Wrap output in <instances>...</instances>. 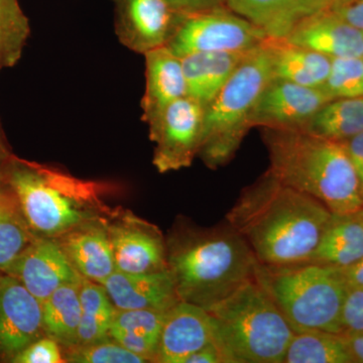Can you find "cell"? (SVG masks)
I'll return each instance as SVG.
<instances>
[{
	"label": "cell",
	"instance_id": "cell-1",
	"mask_svg": "<svg viewBox=\"0 0 363 363\" xmlns=\"http://www.w3.org/2000/svg\"><path fill=\"white\" fill-rule=\"evenodd\" d=\"M332 214L319 200L281 183L267 169L241 191L225 219L260 264L281 266L309 260Z\"/></svg>",
	"mask_w": 363,
	"mask_h": 363
},
{
	"label": "cell",
	"instance_id": "cell-2",
	"mask_svg": "<svg viewBox=\"0 0 363 363\" xmlns=\"http://www.w3.org/2000/svg\"><path fill=\"white\" fill-rule=\"evenodd\" d=\"M166 245L168 271L182 302L208 309L255 279L259 260L227 221L177 229Z\"/></svg>",
	"mask_w": 363,
	"mask_h": 363
},
{
	"label": "cell",
	"instance_id": "cell-3",
	"mask_svg": "<svg viewBox=\"0 0 363 363\" xmlns=\"http://www.w3.org/2000/svg\"><path fill=\"white\" fill-rule=\"evenodd\" d=\"M269 171L278 180L314 197L333 214L363 207V190L342 142L305 130L262 128Z\"/></svg>",
	"mask_w": 363,
	"mask_h": 363
},
{
	"label": "cell",
	"instance_id": "cell-4",
	"mask_svg": "<svg viewBox=\"0 0 363 363\" xmlns=\"http://www.w3.org/2000/svg\"><path fill=\"white\" fill-rule=\"evenodd\" d=\"M225 363H283L295 331L255 279L208 308Z\"/></svg>",
	"mask_w": 363,
	"mask_h": 363
},
{
	"label": "cell",
	"instance_id": "cell-5",
	"mask_svg": "<svg viewBox=\"0 0 363 363\" xmlns=\"http://www.w3.org/2000/svg\"><path fill=\"white\" fill-rule=\"evenodd\" d=\"M255 279L274 301L295 333H341V313L348 286L338 267L314 262H257Z\"/></svg>",
	"mask_w": 363,
	"mask_h": 363
},
{
	"label": "cell",
	"instance_id": "cell-6",
	"mask_svg": "<svg viewBox=\"0 0 363 363\" xmlns=\"http://www.w3.org/2000/svg\"><path fill=\"white\" fill-rule=\"evenodd\" d=\"M267 40L248 52L220 92L205 107L198 157L208 168L217 169L230 162L252 128L253 108L274 78Z\"/></svg>",
	"mask_w": 363,
	"mask_h": 363
},
{
	"label": "cell",
	"instance_id": "cell-7",
	"mask_svg": "<svg viewBox=\"0 0 363 363\" xmlns=\"http://www.w3.org/2000/svg\"><path fill=\"white\" fill-rule=\"evenodd\" d=\"M0 179L13 191L30 230L57 238L95 217L75 194L71 179L11 156L0 164Z\"/></svg>",
	"mask_w": 363,
	"mask_h": 363
},
{
	"label": "cell",
	"instance_id": "cell-8",
	"mask_svg": "<svg viewBox=\"0 0 363 363\" xmlns=\"http://www.w3.org/2000/svg\"><path fill=\"white\" fill-rule=\"evenodd\" d=\"M267 39L266 33L250 21L218 6L181 13L167 47L182 58L195 52H247Z\"/></svg>",
	"mask_w": 363,
	"mask_h": 363
},
{
	"label": "cell",
	"instance_id": "cell-9",
	"mask_svg": "<svg viewBox=\"0 0 363 363\" xmlns=\"http://www.w3.org/2000/svg\"><path fill=\"white\" fill-rule=\"evenodd\" d=\"M204 112L199 102L184 96L169 104L149 125L150 140L156 143L152 164L160 173L192 164L201 143Z\"/></svg>",
	"mask_w": 363,
	"mask_h": 363
},
{
	"label": "cell",
	"instance_id": "cell-10",
	"mask_svg": "<svg viewBox=\"0 0 363 363\" xmlns=\"http://www.w3.org/2000/svg\"><path fill=\"white\" fill-rule=\"evenodd\" d=\"M332 99L323 87L312 88L272 78L255 104L252 128L304 130L313 116Z\"/></svg>",
	"mask_w": 363,
	"mask_h": 363
},
{
	"label": "cell",
	"instance_id": "cell-11",
	"mask_svg": "<svg viewBox=\"0 0 363 363\" xmlns=\"http://www.w3.org/2000/svg\"><path fill=\"white\" fill-rule=\"evenodd\" d=\"M119 42L131 51L147 54L167 45L175 33L181 13L166 0H113Z\"/></svg>",
	"mask_w": 363,
	"mask_h": 363
},
{
	"label": "cell",
	"instance_id": "cell-12",
	"mask_svg": "<svg viewBox=\"0 0 363 363\" xmlns=\"http://www.w3.org/2000/svg\"><path fill=\"white\" fill-rule=\"evenodd\" d=\"M45 336L43 307L18 279L0 276V353L16 357L26 346Z\"/></svg>",
	"mask_w": 363,
	"mask_h": 363
},
{
	"label": "cell",
	"instance_id": "cell-13",
	"mask_svg": "<svg viewBox=\"0 0 363 363\" xmlns=\"http://www.w3.org/2000/svg\"><path fill=\"white\" fill-rule=\"evenodd\" d=\"M7 274L18 279L42 303L60 286L80 283L82 279L59 241L40 236L21 253Z\"/></svg>",
	"mask_w": 363,
	"mask_h": 363
},
{
	"label": "cell",
	"instance_id": "cell-14",
	"mask_svg": "<svg viewBox=\"0 0 363 363\" xmlns=\"http://www.w3.org/2000/svg\"><path fill=\"white\" fill-rule=\"evenodd\" d=\"M108 231L116 271L150 274L168 269L166 241L157 227L126 217Z\"/></svg>",
	"mask_w": 363,
	"mask_h": 363
},
{
	"label": "cell",
	"instance_id": "cell-15",
	"mask_svg": "<svg viewBox=\"0 0 363 363\" xmlns=\"http://www.w3.org/2000/svg\"><path fill=\"white\" fill-rule=\"evenodd\" d=\"M211 343V315L204 308L181 301L167 314L155 362L185 363L190 355Z\"/></svg>",
	"mask_w": 363,
	"mask_h": 363
},
{
	"label": "cell",
	"instance_id": "cell-16",
	"mask_svg": "<svg viewBox=\"0 0 363 363\" xmlns=\"http://www.w3.org/2000/svg\"><path fill=\"white\" fill-rule=\"evenodd\" d=\"M102 286L117 310L168 312L181 302L168 269L150 274L116 271Z\"/></svg>",
	"mask_w": 363,
	"mask_h": 363
},
{
	"label": "cell",
	"instance_id": "cell-17",
	"mask_svg": "<svg viewBox=\"0 0 363 363\" xmlns=\"http://www.w3.org/2000/svg\"><path fill=\"white\" fill-rule=\"evenodd\" d=\"M284 40L331 59L362 57L363 54V32L330 9L301 21Z\"/></svg>",
	"mask_w": 363,
	"mask_h": 363
},
{
	"label": "cell",
	"instance_id": "cell-18",
	"mask_svg": "<svg viewBox=\"0 0 363 363\" xmlns=\"http://www.w3.org/2000/svg\"><path fill=\"white\" fill-rule=\"evenodd\" d=\"M82 278L104 285L116 271L108 227L96 219L56 238Z\"/></svg>",
	"mask_w": 363,
	"mask_h": 363
},
{
	"label": "cell",
	"instance_id": "cell-19",
	"mask_svg": "<svg viewBox=\"0 0 363 363\" xmlns=\"http://www.w3.org/2000/svg\"><path fill=\"white\" fill-rule=\"evenodd\" d=\"M233 13L264 30L269 39L284 40L301 23L330 9L333 0H224Z\"/></svg>",
	"mask_w": 363,
	"mask_h": 363
},
{
	"label": "cell",
	"instance_id": "cell-20",
	"mask_svg": "<svg viewBox=\"0 0 363 363\" xmlns=\"http://www.w3.org/2000/svg\"><path fill=\"white\" fill-rule=\"evenodd\" d=\"M145 57L147 83L142 100L143 121L150 125L169 104L187 96V86L182 59L167 45L147 52Z\"/></svg>",
	"mask_w": 363,
	"mask_h": 363
},
{
	"label": "cell",
	"instance_id": "cell-21",
	"mask_svg": "<svg viewBox=\"0 0 363 363\" xmlns=\"http://www.w3.org/2000/svg\"><path fill=\"white\" fill-rule=\"evenodd\" d=\"M248 52H204L182 57L187 96L205 108L220 92Z\"/></svg>",
	"mask_w": 363,
	"mask_h": 363
},
{
	"label": "cell",
	"instance_id": "cell-22",
	"mask_svg": "<svg viewBox=\"0 0 363 363\" xmlns=\"http://www.w3.org/2000/svg\"><path fill=\"white\" fill-rule=\"evenodd\" d=\"M363 257V221L355 213L332 214L316 250L307 262L345 267Z\"/></svg>",
	"mask_w": 363,
	"mask_h": 363
},
{
	"label": "cell",
	"instance_id": "cell-23",
	"mask_svg": "<svg viewBox=\"0 0 363 363\" xmlns=\"http://www.w3.org/2000/svg\"><path fill=\"white\" fill-rule=\"evenodd\" d=\"M267 40L271 47L274 78L306 87H323L330 73V57L286 40Z\"/></svg>",
	"mask_w": 363,
	"mask_h": 363
},
{
	"label": "cell",
	"instance_id": "cell-24",
	"mask_svg": "<svg viewBox=\"0 0 363 363\" xmlns=\"http://www.w3.org/2000/svg\"><path fill=\"white\" fill-rule=\"evenodd\" d=\"M168 312L116 309L109 337L147 362H155Z\"/></svg>",
	"mask_w": 363,
	"mask_h": 363
},
{
	"label": "cell",
	"instance_id": "cell-25",
	"mask_svg": "<svg viewBox=\"0 0 363 363\" xmlns=\"http://www.w3.org/2000/svg\"><path fill=\"white\" fill-rule=\"evenodd\" d=\"M45 335L65 350L78 344L81 322L80 283L67 284L57 289L42 303Z\"/></svg>",
	"mask_w": 363,
	"mask_h": 363
},
{
	"label": "cell",
	"instance_id": "cell-26",
	"mask_svg": "<svg viewBox=\"0 0 363 363\" xmlns=\"http://www.w3.org/2000/svg\"><path fill=\"white\" fill-rule=\"evenodd\" d=\"M37 236L26 222L11 189L0 179V272L7 274Z\"/></svg>",
	"mask_w": 363,
	"mask_h": 363
},
{
	"label": "cell",
	"instance_id": "cell-27",
	"mask_svg": "<svg viewBox=\"0 0 363 363\" xmlns=\"http://www.w3.org/2000/svg\"><path fill=\"white\" fill-rule=\"evenodd\" d=\"M304 130L337 142L359 135L363 133V96L331 100L312 117Z\"/></svg>",
	"mask_w": 363,
	"mask_h": 363
},
{
	"label": "cell",
	"instance_id": "cell-28",
	"mask_svg": "<svg viewBox=\"0 0 363 363\" xmlns=\"http://www.w3.org/2000/svg\"><path fill=\"white\" fill-rule=\"evenodd\" d=\"M81 322L77 345H87L109 338L116 308L104 286L89 279L80 281Z\"/></svg>",
	"mask_w": 363,
	"mask_h": 363
},
{
	"label": "cell",
	"instance_id": "cell-29",
	"mask_svg": "<svg viewBox=\"0 0 363 363\" xmlns=\"http://www.w3.org/2000/svg\"><path fill=\"white\" fill-rule=\"evenodd\" d=\"M283 363H354L343 335L326 331L294 334Z\"/></svg>",
	"mask_w": 363,
	"mask_h": 363
},
{
	"label": "cell",
	"instance_id": "cell-30",
	"mask_svg": "<svg viewBox=\"0 0 363 363\" xmlns=\"http://www.w3.org/2000/svg\"><path fill=\"white\" fill-rule=\"evenodd\" d=\"M30 26L18 0H0V71L21 58Z\"/></svg>",
	"mask_w": 363,
	"mask_h": 363
},
{
	"label": "cell",
	"instance_id": "cell-31",
	"mask_svg": "<svg viewBox=\"0 0 363 363\" xmlns=\"http://www.w3.org/2000/svg\"><path fill=\"white\" fill-rule=\"evenodd\" d=\"M323 88L332 99L363 96V57L332 59Z\"/></svg>",
	"mask_w": 363,
	"mask_h": 363
},
{
	"label": "cell",
	"instance_id": "cell-32",
	"mask_svg": "<svg viewBox=\"0 0 363 363\" xmlns=\"http://www.w3.org/2000/svg\"><path fill=\"white\" fill-rule=\"evenodd\" d=\"M65 362L73 363H143L145 358L126 350L109 337L99 342L76 345L66 350Z\"/></svg>",
	"mask_w": 363,
	"mask_h": 363
},
{
	"label": "cell",
	"instance_id": "cell-33",
	"mask_svg": "<svg viewBox=\"0 0 363 363\" xmlns=\"http://www.w3.org/2000/svg\"><path fill=\"white\" fill-rule=\"evenodd\" d=\"M60 344L45 335L33 341L25 350L11 358L13 363H62L65 362Z\"/></svg>",
	"mask_w": 363,
	"mask_h": 363
},
{
	"label": "cell",
	"instance_id": "cell-34",
	"mask_svg": "<svg viewBox=\"0 0 363 363\" xmlns=\"http://www.w3.org/2000/svg\"><path fill=\"white\" fill-rule=\"evenodd\" d=\"M363 333V288H348L341 313L342 335Z\"/></svg>",
	"mask_w": 363,
	"mask_h": 363
},
{
	"label": "cell",
	"instance_id": "cell-35",
	"mask_svg": "<svg viewBox=\"0 0 363 363\" xmlns=\"http://www.w3.org/2000/svg\"><path fill=\"white\" fill-rule=\"evenodd\" d=\"M330 9L339 18L363 32V0H335Z\"/></svg>",
	"mask_w": 363,
	"mask_h": 363
},
{
	"label": "cell",
	"instance_id": "cell-36",
	"mask_svg": "<svg viewBox=\"0 0 363 363\" xmlns=\"http://www.w3.org/2000/svg\"><path fill=\"white\" fill-rule=\"evenodd\" d=\"M342 143L345 145L363 190V133Z\"/></svg>",
	"mask_w": 363,
	"mask_h": 363
},
{
	"label": "cell",
	"instance_id": "cell-37",
	"mask_svg": "<svg viewBox=\"0 0 363 363\" xmlns=\"http://www.w3.org/2000/svg\"><path fill=\"white\" fill-rule=\"evenodd\" d=\"M172 9L178 13H194L218 7L222 0H166Z\"/></svg>",
	"mask_w": 363,
	"mask_h": 363
},
{
	"label": "cell",
	"instance_id": "cell-38",
	"mask_svg": "<svg viewBox=\"0 0 363 363\" xmlns=\"http://www.w3.org/2000/svg\"><path fill=\"white\" fill-rule=\"evenodd\" d=\"M185 363H225V360L216 344L211 343L190 355Z\"/></svg>",
	"mask_w": 363,
	"mask_h": 363
},
{
	"label": "cell",
	"instance_id": "cell-39",
	"mask_svg": "<svg viewBox=\"0 0 363 363\" xmlns=\"http://www.w3.org/2000/svg\"><path fill=\"white\" fill-rule=\"evenodd\" d=\"M338 269H340L348 288L351 286L363 288V257L351 266L338 267Z\"/></svg>",
	"mask_w": 363,
	"mask_h": 363
},
{
	"label": "cell",
	"instance_id": "cell-40",
	"mask_svg": "<svg viewBox=\"0 0 363 363\" xmlns=\"http://www.w3.org/2000/svg\"><path fill=\"white\" fill-rule=\"evenodd\" d=\"M343 336L354 363H363V333Z\"/></svg>",
	"mask_w": 363,
	"mask_h": 363
},
{
	"label": "cell",
	"instance_id": "cell-41",
	"mask_svg": "<svg viewBox=\"0 0 363 363\" xmlns=\"http://www.w3.org/2000/svg\"><path fill=\"white\" fill-rule=\"evenodd\" d=\"M11 156V155L9 152V147H7L6 140H4V136L2 135L1 128H0V164H4Z\"/></svg>",
	"mask_w": 363,
	"mask_h": 363
},
{
	"label": "cell",
	"instance_id": "cell-42",
	"mask_svg": "<svg viewBox=\"0 0 363 363\" xmlns=\"http://www.w3.org/2000/svg\"><path fill=\"white\" fill-rule=\"evenodd\" d=\"M357 214L358 215V216H359V218L362 219V220L363 221V207L362 208V209L359 210V211L357 212Z\"/></svg>",
	"mask_w": 363,
	"mask_h": 363
},
{
	"label": "cell",
	"instance_id": "cell-43",
	"mask_svg": "<svg viewBox=\"0 0 363 363\" xmlns=\"http://www.w3.org/2000/svg\"><path fill=\"white\" fill-rule=\"evenodd\" d=\"M1 274H2V272H0V276H1Z\"/></svg>",
	"mask_w": 363,
	"mask_h": 363
},
{
	"label": "cell",
	"instance_id": "cell-44",
	"mask_svg": "<svg viewBox=\"0 0 363 363\" xmlns=\"http://www.w3.org/2000/svg\"><path fill=\"white\" fill-rule=\"evenodd\" d=\"M333 1H335V0H333Z\"/></svg>",
	"mask_w": 363,
	"mask_h": 363
},
{
	"label": "cell",
	"instance_id": "cell-45",
	"mask_svg": "<svg viewBox=\"0 0 363 363\" xmlns=\"http://www.w3.org/2000/svg\"><path fill=\"white\" fill-rule=\"evenodd\" d=\"M362 57H363V54H362Z\"/></svg>",
	"mask_w": 363,
	"mask_h": 363
}]
</instances>
